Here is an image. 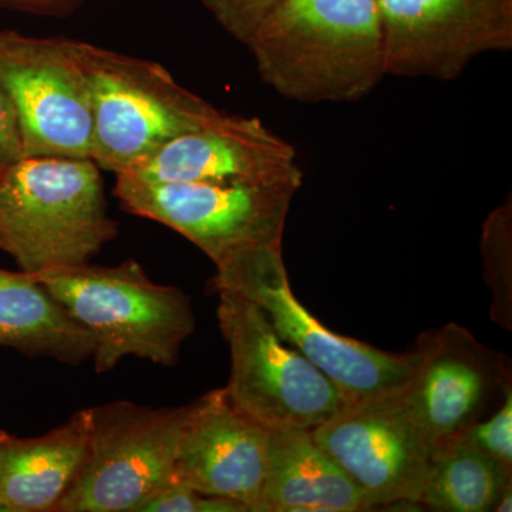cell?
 Returning <instances> with one entry per match:
<instances>
[{
    "mask_svg": "<svg viewBox=\"0 0 512 512\" xmlns=\"http://www.w3.org/2000/svg\"><path fill=\"white\" fill-rule=\"evenodd\" d=\"M117 235L90 158L23 157L0 170V249L23 272L89 264Z\"/></svg>",
    "mask_w": 512,
    "mask_h": 512,
    "instance_id": "obj_2",
    "label": "cell"
},
{
    "mask_svg": "<svg viewBox=\"0 0 512 512\" xmlns=\"http://www.w3.org/2000/svg\"><path fill=\"white\" fill-rule=\"evenodd\" d=\"M87 0H0V6L39 16H69L82 8Z\"/></svg>",
    "mask_w": 512,
    "mask_h": 512,
    "instance_id": "obj_24",
    "label": "cell"
},
{
    "mask_svg": "<svg viewBox=\"0 0 512 512\" xmlns=\"http://www.w3.org/2000/svg\"><path fill=\"white\" fill-rule=\"evenodd\" d=\"M89 409L39 437L0 430V501L10 512H56L89 450Z\"/></svg>",
    "mask_w": 512,
    "mask_h": 512,
    "instance_id": "obj_15",
    "label": "cell"
},
{
    "mask_svg": "<svg viewBox=\"0 0 512 512\" xmlns=\"http://www.w3.org/2000/svg\"><path fill=\"white\" fill-rule=\"evenodd\" d=\"M0 346L79 366L94 338L35 275L0 269Z\"/></svg>",
    "mask_w": 512,
    "mask_h": 512,
    "instance_id": "obj_17",
    "label": "cell"
},
{
    "mask_svg": "<svg viewBox=\"0 0 512 512\" xmlns=\"http://www.w3.org/2000/svg\"><path fill=\"white\" fill-rule=\"evenodd\" d=\"M454 440L512 470V384L505 387L501 406L488 419L471 424Z\"/></svg>",
    "mask_w": 512,
    "mask_h": 512,
    "instance_id": "obj_20",
    "label": "cell"
},
{
    "mask_svg": "<svg viewBox=\"0 0 512 512\" xmlns=\"http://www.w3.org/2000/svg\"><path fill=\"white\" fill-rule=\"evenodd\" d=\"M33 275L92 333V359L99 375L111 372L126 356L173 367L197 326L190 296L151 281L134 259Z\"/></svg>",
    "mask_w": 512,
    "mask_h": 512,
    "instance_id": "obj_3",
    "label": "cell"
},
{
    "mask_svg": "<svg viewBox=\"0 0 512 512\" xmlns=\"http://www.w3.org/2000/svg\"><path fill=\"white\" fill-rule=\"evenodd\" d=\"M299 181L279 184L148 183L117 175L124 210L173 229L214 265L252 247L282 245Z\"/></svg>",
    "mask_w": 512,
    "mask_h": 512,
    "instance_id": "obj_8",
    "label": "cell"
},
{
    "mask_svg": "<svg viewBox=\"0 0 512 512\" xmlns=\"http://www.w3.org/2000/svg\"><path fill=\"white\" fill-rule=\"evenodd\" d=\"M269 430L238 410L224 389L195 400L181 437L173 480L261 512Z\"/></svg>",
    "mask_w": 512,
    "mask_h": 512,
    "instance_id": "obj_14",
    "label": "cell"
},
{
    "mask_svg": "<svg viewBox=\"0 0 512 512\" xmlns=\"http://www.w3.org/2000/svg\"><path fill=\"white\" fill-rule=\"evenodd\" d=\"M215 268L211 291L255 305L276 335L328 376L349 403L402 390L409 382L416 350L386 352L326 328L293 293L282 245L244 249Z\"/></svg>",
    "mask_w": 512,
    "mask_h": 512,
    "instance_id": "obj_5",
    "label": "cell"
},
{
    "mask_svg": "<svg viewBox=\"0 0 512 512\" xmlns=\"http://www.w3.org/2000/svg\"><path fill=\"white\" fill-rule=\"evenodd\" d=\"M312 436L359 488L369 510L417 505L434 450L403 389L346 404Z\"/></svg>",
    "mask_w": 512,
    "mask_h": 512,
    "instance_id": "obj_10",
    "label": "cell"
},
{
    "mask_svg": "<svg viewBox=\"0 0 512 512\" xmlns=\"http://www.w3.org/2000/svg\"><path fill=\"white\" fill-rule=\"evenodd\" d=\"M194 402L141 406L127 400L90 407L89 450L56 512H138L173 481Z\"/></svg>",
    "mask_w": 512,
    "mask_h": 512,
    "instance_id": "obj_6",
    "label": "cell"
},
{
    "mask_svg": "<svg viewBox=\"0 0 512 512\" xmlns=\"http://www.w3.org/2000/svg\"><path fill=\"white\" fill-rule=\"evenodd\" d=\"M484 279L493 293L491 319L505 330L512 329V204L508 202L488 215L481 235Z\"/></svg>",
    "mask_w": 512,
    "mask_h": 512,
    "instance_id": "obj_19",
    "label": "cell"
},
{
    "mask_svg": "<svg viewBox=\"0 0 512 512\" xmlns=\"http://www.w3.org/2000/svg\"><path fill=\"white\" fill-rule=\"evenodd\" d=\"M362 511H370L365 497L312 430H269L261 512Z\"/></svg>",
    "mask_w": 512,
    "mask_h": 512,
    "instance_id": "obj_16",
    "label": "cell"
},
{
    "mask_svg": "<svg viewBox=\"0 0 512 512\" xmlns=\"http://www.w3.org/2000/svg\"><path fill=\"white\" fill-rule=\"evenodd\" d=\"M386 74L457 79L471 60L512 49V0H377Z\"/></svg>",
    "mask_w": 512,
    "mask_h": 512,
    "instance_id": "obj_11",
    "label": "cell"
},
{
    "mask_svg": "<svg viewBox=\"0 0 512 512\" xmlns=\"http://www.w3.org/2000/svg\"><path fill=\"white\" fill-rule=\"evenodd\" d=\"M120 175L148 183H303L292 144L256 117L227 113L174 138Z\"/></svg>",
    "mask_w": 512,
    "mask_h": 512,
    "instance_id": "obj_13",
    "label": "cell"
},
{
    "mask_svg": "<svg viewBox=\"0 0 512 512\" xmlns=\"http://www.w3.org/2000/svg\"><path fill=\"white\" fill-rule=\"evenodd\" d=\"M217 316L231 355L229 402L268 430H313L348 400L328 376L276 335L247 299L220 292Z\"/></svg>",
    "mask_w": 512,
    "mask_h": 512,
    "instance_id": "obj_7",
    "label": "cell"
},
{
    "mask_svg": "<svg viewBox=\"0 0 512 512\" xmlns=\"http://www.w3.org/2000/svg\"><path fill=\"white\" fill-rule=\"evenodd\" d=\"M23 157L18 117L5 87L0 83V170Z\"/></svg>",
    "mask_w": 512,
    "mask_h": 512,
    "instance_id": "obj_23",
    "label": "cell"
},
{
    "mask_svg": "<svg viewBox=\"0 0 512 512\" xmlns=\"http://www.w3.org/2000/svg\"><path fill=\"white\" fill-rule=\"evenodd\" d=\"M512 484L505 488L504 493L498 498L494 512H510L512 510Z\"/></svg>",
    "mask_w": 512,
    "mask_h": 512,
    "instance_id": "obj_25",
    "label": "cell"
},
{
    "mask_svg": "<svg viewBox=\"0 0 512 512\" xmlns=\"http://www.w3.org/2000/svg\"><path fill=\"white\" fill-rule=\"evenodd\" d=\"M0 512H10L9 508L6 507V505L3 504L2 501H0Z\"/></svg>",
    "mask_w": 512,
    "mask_h": 512,
    "instance_id": "obj_26",
    "label": "cell"
},
{
    "mask_svg": "<svg viewBox=\"0 0 512 512\" xmlns=\"http://www.w3.org/2000/svg\"><path fill=\"white\" fill-rule=\"evenodd\" d=\"M201 2L229 36L248 45L259 23L281 0H201Z\"/></svg>",
    "mask_w": 512,
    "mask_h": 512,
    "instance_id": "obj_22",
    "label": "cell"
},
{
    "mask_svg": "<svg viewBox=\"0 0 512 512\" xmlns=\"http://www.w3.org/2000/svg\"><path fill=\"white\" fill-rule=\"evenodd\" d=\"M512 484V470L453 440L437 448L417 505L440 512H490Z\"/></svg>",
    "mask_w": 512,
    "mask_h": 512,
    "instance_id": "obj_18",
    "label": "cell"
},
{
    "mask_svg": "<svg viewBox=\"0 0 512 512\" xmlns=\"http://www.w3.org/2000/svg\"><path fill=\"white\" fill-rule=\"evenodd\" d=\"M247 46L262 80L299 103L360 100L387 76L377 0H281Z\"/></svg>",
    "mask_w": 512,
    "mask_h": 512,
    "instance_id": "obj_1",
    "label": "cell"
},
{
    "mask_svg": "<svg viewBox=\"0 0 512 512\" xmlns=\"http://www.w3.org/2000/svg\"><path fill=\"white\" fill-rule=\"evenodd\" d=\"M92 107V160L120 175L174 138L220 119L160 63L79 40Z\"/></svg>",
    "mask_w": 512,
    "mask_h": 512,
    "instance_id": "obj_4",
    "label": "cell"
},
{
    "mask_svg": "<svg viewBox=\"0 0 512 512\" xmlns=\"http://www.w3.org/2000/svg\"><path fill=\"white\" fill-rule=\"evenodd\" d=\"M414 350L416 365L403 397L436 451L483 419L503 396L512 382L510 360L456 323L423 333Z\"/></svg>",
    "mask_w": 512,
    "mask_h": 512,
    "instance_id": "obj_12",
    "label": "cell"
},
{
    "mask_svg": "<svg viewBox=\"0 0 512 512\" xmlns=\"http://www.w3.org/2000/svg\"><path fill=\"white\" fill-rule=\"evenodd\" d=\"M0 83L25 157L90 158L92 107L79 40L0 32Z\"/></svg>",
    "mask_w": 512,
    "mask_h": 512,
    "instance_id": "obj_9",
    "label": "cell"
},
{
    "mask_svg": "<svg viewBox=\"0 0 512 512\" xmlns=\"http://www.w3.org/2000/svg\"><path fill=\"white\" fill-rule=\"evenodd\" d=\"M138 512H249L244 504L228 498L212 497L171 481L148 498Z\"/></svg>",
    "mask_w": 512,
    "mask_h": 512,
    "instance_id": "obj_21",
    "label": "cell"
}]
</instances>
